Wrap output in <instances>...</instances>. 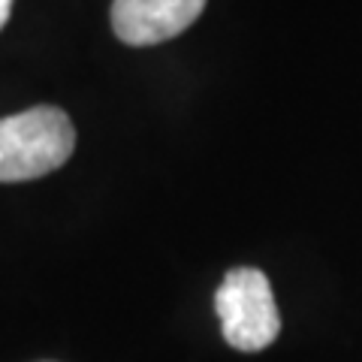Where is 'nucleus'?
<instances>
[{"mask_svg":"<svg viewBox=\"0 0 362 362\" xmlns=\"http://www.w3.org/2000/svg\"><path fill=\"white\" fill-rule=\"evenodd\" d=\"M76 148V127L58 106L0 118V181H30L61 169Z\"/></svg>","mask_w":362,"mask_h":362,"instance_id":"obj_1","label":"nucleus"},{"mask_svg":"<svg viewBox=\"0 0 362 362\" xmlns=\"http://www.w3.org/2000/svg\"><path fill=\"white\" fill-rule=\"evenodd\" d=\"M9 9H13V0H0V28L9 21Z\"/></svg>","mask_w":362,"mask_h":362,"instance_id":"obj_4","label":"nucleus"},{"mask_svg":"<svg viewBox=\"0 0 362 362\" xmlns=\"http://www.w3.org/2000/svg\"><path fill=\"white\" fill-rule=\"evenodd\" d=\"M214 311L221 317L226 344L242 354L266 350L281 332L275 293L259 269L226 272V278L214 293Z\"/></svg>","mask_w":362,"mask_h":362,"instance_id":"obj_2","label":"nucleus"},{"mask_svg":"<svg viewBox=\"0 0 362 362\" xmlns=\"http://www.w3.org/2000/svg\"><path fill=\"white\" fill-rule=\"evenodd\" d=\"M206 0H115L112 4V28L127 45H157L187 30Z\"/></svg>","mask_w":362,"mask_h":362,"instance_id":"obj_3","label":"nucleus"}]
</instances>
